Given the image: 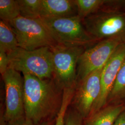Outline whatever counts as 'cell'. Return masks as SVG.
<instances>
[{
	"label": "cell",
	"mask_w": 125,
	"mask_h": 125,
	"mask_svg": "<svg viewBox=\"0 0 125 125\" xmlns=\"http://www.w3.org/2000/svg\"><path fill=\"white\" fill-rule=\"evenodd\" d=\"M82 22L90 36L98 41L113 38H125V11L103 9Z\"/></svg>",
	"instance_id": "cell-7"
},
{
	"label": "cell",
	"mask_w": 125,
	"mask_h": 125,
	"mask_svg": "<svg viewBox=\"0 0 125 125\" xmlns=\"http://www.w3.org/2000/svg\"><path fill=\"white\" fill-rule=\"evenodd\" d=\"M125 99V58L118 73L112 90L107 99V105L120 103Z\"/></svg>",
	"instance_id": "cell-15"
},
{
	"label": "cell",
	"mask_w": 125,
	"mask_h": 125,
	"mask_svg": "<svg viewBox=\"0 0 125 125\" xmlns=\"http://www.w3.org/2000/svg\"><path fill=\"white\" fill-rule=\"evenodd\" d=\"M87 48L83 46L59 44L51 47L53 78L63 90L76 88L78 61L82 54Z\"/></svg>",
	"instance_id": "cell-3"
},
{
	"label": "cell",
	"mask_w": 125,
	"mask_h": 125,
	"mask_svg": "<svg viewBox=\"0 0 125 125\" xmlns=\"http://www.w3.org/2000/svg\"><path fill=\"white\" fill-rule=\"evenodd\" d=\"M104 67V66H103ZM103 67L91 73L76 86L71 105L83 119H87L98 99Z\"/></svg>",
	"instance_id": "cell-9"
},
{
	"label": "cell",
	"mask_w": 125,
	"mask_h": 125,
	"mask_svg": "<svg viewBox=\"0 0 125 125\" xmlns=\"http://www.w3.org/2000/svg\"><path fill=\"white\" fill-rule=\"evenodd\" d=\"M20 16L17 0H0V20L9 23Z\"/></svg>",
	"instance_id": "cell-17"
},
{
	"label": "cell",
	"mask_w": 125,
	"mask_h": 125,
	"mask_svg": "<svg viewBox=\"0 0 125 125\" xmlns=\"http://www.w3.org/2000/svg\"><path fill=\"white\" fill-rule=\"evenodd\" d=\"M56 118L54 119H52V120H50L49 121H45V122H44L43 123H41L40 124H32V123L28 122H27L26 121H25V122H24L23 125H55Z\"/></svg>",
	"instance_id": "cell-22"
},
{
	"label": "cell",
	"mask_w": 125,
	"mask_h": 125,
	"mask_svg": "<svg viewBox=\"0 0 125 125\" xmlns=\"http://www.w3.org/2000/svg\"><path fill=\"white\" fill-rule=\"evenodd\" d=\"M125 110V104L123 103L106 105L86 119L84 125H114L118 117Z\"/></svg>",
	"instance_id": "cell-12"
},
{
	"label": "cell",
	"mask_w": 125,
	"mask_h": 125,
	"mask_svg": "<svg viewBox=\"0 0 125 125\" xmlns=\"http://www.w3.org/2000/svg\"><path fill=\"white\" fill-rule=\"evenodd\" d=\"M15 33L9 23L0 21V50L9 54L19 47Z\"/></svg>",
	"instance_id": "cell-14"
},
{
	"label": "cell",
	"mask_w": 125,
	"mask_h": 125,
	"mask_svg": "<svg viewBox=\"0 0 125 125\" xmlns=\"http://www.w3.org/2000/svg\"><path fill=\"white\" fill-rule=\"evenodd\" d=\"M57 44L91 46L98 42L86 31L77 15L62 18H42Z\"/></svg>",
	"instance_id": "cell-4"
},
{
	"label": "cell",
	"mask_w": 125,
	"mask_h": 125,
	"mask_svg": "<svg viewBox=\"0 0 125 125\" xmlns=\"http://www.w3.org/2000/svg\"><path fill=\"white\" fill-rule=\"evenodd\" d=\"M125 42L118 37L100 40L88 47L81 55L77 66V83L91 73L103 67L117 47Z\"/></svg>",
	"instance_id": "cell-8"
},
{
	"label": "cell",
	"mask_w": 125,
	"mask_h": 125,
	"mask_svg": "<svg viewBox=\"0 0 125 125\" xmlns=\"http://www.w3.org/2000/svg\"><path fill=\"white\" fill-rule=\"evenodd\" d=\"M83 119L80 114L72 107L67 110L65 118V125H83Z\"/></svg>",
	"instance_id": "cell-19"
},
{
	"label": "cell",
	"mask_w": 125,
	"mask_h": 125,
	"mask_svg": "<svg viewBox=\"0 0 125 125\" xmlns=\"http://www.w3.org/2000/svg\"><path fill=\"white\" fill-rule=\"evenodd\" d=\"M9 58L8 55L4 51L0 50V72L3 75L9 67Z\"/></svg>",
	"instance_id": "cell-20"
},
{
	"label": "cell",
	"mask_w": 125,
	"mask_h": 125,
	"mask_svg": "<svg viewBox=\"0 0 125 125\" xmlns=\"http://www.w3.org/2000/svg\"><path fill=\"white\" fill-rule=\"evenodd\" d=\"M77 16L83 21L101 9L109 8L110 0H74Z\"/></svg>",
	"instance_id": "cell-13"
},
{
	"label": "cell",
	"mask_w": 125,
	"mask_h": 125,
	"mask_svg": "<svg viewBox=\"0 0 125 125\" xmlns=\"http://www.w3.org/2000/svg\"><path fill=\"white\" fill-rule=\"evenodd\" d=\"M1 76L4 83L5 108L0 116V125L23 123L26 121L23 77L9 68Z\"/></svg>",
	"instance_id": "cell-5"
},
{
	"label": "cell",
	"mask_w": 125,
	"mask_h": 125,
	"mask_svg": "<svg viewBox=\"0 0 125 125\" xmlns=\"http://www.w3.org/2000/svg\"><path fill=\"white\" fill-rule=\"evenodd\" d=\"M25 122H24L23 123H19V124H13V125H23Z\"/></svg>",
	"instance_id": "cell-23"
},
{
	"label": "cell",
	"mask_w": 125,
	"mask_h": 125,
	"mask_svg": "<svg viewBox=\"0 0 125 125\" xmlns=\"http://www.w3.org/2000/svg\"><path fill=\"white\" fill-rule=\"evenodd\" d=\"M20 16L28 19L41 18L42 0H17Z\"/></svg>",
	"instance_id": "cell-16"
},
{
	"label": "cell",
	"mask_w": 125,
	"mask_h": 125,
	"mask_svg": "<svg viewBox=\"0 0 125 125\" xmlns=\"http://www.w3.org/2000/svg\"><path fill=\"white\" fill-rule=\"evenodd\" d=\"M77 15L74 0H42L41 18H62Z\"/></svg>",
	"instance_id": "cell-11"
},
{
	"label": "cell",
	"mask_w": 125,
	"mask_h": 125,
	"mask_svg": "<svg viewBox=\"0 0 125 125\" xmlns=\"http://www.w3.org/2000/svg\"><path fill=\"white\" fill-rule=\"evenodd\" d=\"M114 125H125V110L118 117Z\"/></svg>",
	"instance_id": "cell-21"
},
{
	"label": "cell",
	"mask_w": 125,
	"mask_h": 125,
	"mask_svg": "<svg viewBox=\"0 0 125 125\" xmlns=\"http://www.w3.org/2000/svg\"><path fill=\"white\" fill-rule=\"evenodd\" d=\"M23 75L26 121L38 124L55 119L62 105L63 89L53 78L41 79Z\"/></svg>",
	"instance_id": "cell-1"
},
{
	"label": "cell",
	"mask_w": 125,
	"mask_h": 125,
	"mask_svg": "<svg viewBox=\"0 0 125 125\" xmlns=\"http://www.w3.org/2000/svg\"><path fill=\"white\" fill-rule=\"evenodd\" d=\"M9 68L28 74L41 79L53 78V64L51 47L27 50L20 47L8 54Z\"/></svg>",
	"instance_id": "cell-2"
},
{
	"label": "cell",
	"mask_w": 125,
	"mask_h": 125,
	"mask_svg": "<svg viewBox=\"0 0 125 125\" xmlns=\"http://www.w3.org/2000/svg\"><path fill=\"white\" fill-rule=\"evenodd\" d=\"M75 88L63 90V100L60 110L56 118L55 125H65V118L68 109L71 105Z\"/></svg>",
	"instance_id": "cell-18"
},
{
	"label": "cell",
	"mask_w": 125,
	"mask_h": 125,
	"mask_svg": "<svg viewBox=\"0 0 125 125\" xmlns=\"http://www.w3.org/2000/svg\"><path fill=\"white\" fill-rule=\"evenodd\" d=\"M125 58L124 42L117 47L103 68L101 76L100 93L98 98L92 109L89 117L94 115L107 105L108 96L112 90L118 73Z\"/></svg>",
	"instance_id": "cell-10"
},
{
	"label": "cell",
	"mask_w": 125,
	"mask_h": 125,
	"mask_svg": "<svg viewBox=\"0 0 125 125\" xmlns=\"http://www.w3.org/2000/svg\"><path fill=\"white\" fill-rule=\"evenodd\" d=\"M15 34L19 46L27 50L52 47L57 43L41 18L20 16L9 23Z\"/></svg>",
	"instance_id": "cell-6"
}]
</instances>
